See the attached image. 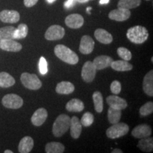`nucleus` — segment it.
Returning <instances> with one entry per match:
<instances>
[{"label": "nucleus", "instance_id": "obj_26", "mask_svg": "<svg viewBox=\"0 0 153 153\" xmlns=\"http://www.w3.org/2000/svg\"><path fill=\"white\" fill-rule=\"evenodd\" d=\"M137 148L145 152H150L153 150V138L152 137H144L139 140Z\"/></svg>", "mask_w": 153, "mask_h": 153}, {"label": "nucleus", "instance_id": "obj_36", "mask_svg": "<svg viewBox=\"0 0 153 153\" xmlns=\"http://www.w3.org/2000/svg\"><path fill=\"white\" fill-rule=\"evenodd\" d=\"M38 68H39V71L40 73L43 75L47 74L48 70V63L47 61L45 60V58L44 57H41L40 58L39 60V64H38Z\"/></svg>", "mask_w": 153, "mask_h": 153}, {"label": "nucleus", "instance_id": "obj_15", "mask_svg": "<svg viewBox=\"0 0 153 153\" xmlns=\"http://www.w3.org/2000/svg\"><path fill=\"white\" fill-rule=\"evenodd\" d=\"M0 48L7 52H19L22 49V45L13 39L0 41Z\"/></svg>", "mask_w": 153, "mask_h": 153}, {"label": "nucleus", "instance_id": "obj_32", "mask_svg": "<svg viewBox=\"0 0 153 153\" xmlns=\"http://www.w3.org/2000/svg\"><path fill=\"white\" fill-rule=\"evenodd\" d=\"M28 26L25 24H21L19 25L18 28H16L14 33V38L15 39H22L26 38L28 35Z\"/></svg>", "mask_w": 153, "mask_h": 153}, {"label": "nucleus", "instance_id": "obj_8", "mask_svg": "<svg viewBox=\"0 0 153 153\" xmlns=\"http://www.w3.org/2000/svg\"><path fill=\"white\" fill-rule=\"evenodd\" d=\"M97 70L92 62L87 61L84 64L82 69V77L84 81L87 83H90L94 79Z\"/></svg>", "mask_w": 153, "mask_h": 153}, {"label": "nucleus", "instance_id": "obj_14", "mask_svg": "<svg viewBox=\"0 0 153 153\" xmlns=\"http://www.w3.org/2000/svg\"><path fill=\"white\" fill-rule=\"evenodd\" d=\"M106 102L111 108L118 110H123L127 107L128 104L124 99L120 98L117 95H111L106 98Z\"/></svg>", "mask_w": 153, "mask_h": 153}, {"label": "nucleus", "instance_id": "obj_41", "mask_svg": "<svg viewBox=\"0 0 153 153\" xmlns=\"http://www.w3.org/2000/svg\"><path fill=\"white\" fill-rule=\"evenodd\" d=\"M110 0H100V1H99V3L101 4H108Z\"/></svg>", "mask_w": 153, "mask_h": 153}, {"label": "nucleus", "instance_id": "obj_24", "mask_svg": "<svg viewBox=\"0 0 153 153\" xmlns=\"http://www.w3.org/2000/svg\"><path fill=\"white\" fill-rule=\"evenodd\" d=\"M111 67L114 70L118 72H126L130 71L133 69L132 64L126 60H116L113 61L111 64Z\"/></svg>", "mask_w": 153, "mask_h": 153}, {"label": "nucleus", "instance_id": "obj_30", "mask_svg": "<svg viewBox=\"0 0 153 153\" xmlns=\"http://www.w3.org/2000/svg\"><path fill=\"white\" fill-rule=\"evenodd\" d=\"M121 110L116 109V108L109 107L108 110V119L109 123L111 124L117 123L121 118Z\"/></svg>", "mask_w": 153, "mask_h": 153}, {"label": "nucleus", "instance_id": "obj_37", "mask_svg": "<svg viewBox=\"0 0 153 153\" xmlns=\"http://www.w3.org/2000/svg\"><path fill=\"white\" fill-rule=\"evenodd\" d=\"M110 89L113 94H114L115 95H117L118 94H120V91H121V84L117 80H114L111 84Z\"/></svg>", "mask_w": 153, "mask_h": 153}, {"label": "nucleus", "instance_id": "obj_17", "mask_svg": "<svg viewBox=\"0 0 153 153\" xmlns=\"http://www.w3.org/2000/svg\"><path fill=\"white\" fill-rule=\"evenodd\" d=\"M113 61L114 60H113L112 57H111L110 56L99 55V56L96 57L92 63L94 65L96 70H101L110 67Z\"/></svg>", "mask_w": 153, "mask_h": 153}, {"label": "nucleus", "instance_id": "obj_10", "mask_svg": "<svg viewBox=\"0 0 153 153\" xmlns=\"http://www.w3.org/2000/svg\"><path fill=\"white\" fill-rule=\"evenodd\" d=\"M66 26L70 28L77 29L81 28L84 24V18L79 14H72L68 15L65 20Z\"/></svg>", "mask_w": 153, "mask_h": 153}, {"label": "nucleus", "instance_id": "obj_20", "mask_svg": "<svg viewBox=\"0 0 153 153\" xmlns=\"http://www.w3.org/2000/svg\"><path fill=\"white\" fill-rule=\"evenodd\" d=\"M94 36L99 43L103 44H110L113 41V36L106 30L98 28L95 30Z\"/></svg>", "mask_w": 153, "mask_h": 153}, {"label": "nucleus", "instance_id": "obj_31", "mask_svg": "<svg viewBox=\"0 0 153 153\" xmlns=\"http://www.w3.org/2000/svg\"><path fill=\"white\" fill-rule=\"evenodd\" d=\"M16 28L14 26H5L0 28V41L14 39V33Z\"/></svg>", "mask_w": 153, "mask_h": 153}, {"label": "nucleus", "instance_id": "obj_11", "mask_svg": "<svg viewBox=\"0 0 153 153\" xmlns=\"http://www.w3.org/2000/svg\"><path fill=\"white\" fill-rule=\"evenodd\" d=\"M94 41L89 36H84L81 38L79 45V51L82 54H90L94 48Z\"/></svg>", "mask_w": 153, "mask_h": 153}, {"label": "nucleus", "instance_id": "obj_45", "mask_svg": "<svg viewBox=\"0 0 153 153\" xmlns=\"http://www.w3.org/2000/svg\"><path fill=\"white\" fill-rule=\"evenodd\" d=\"M146 1H150V0H146Z\"/></svg>", "mask_w": 153, "mask_h": 153}, {"label": "nucleus", "instance_id": "obj_2", "mask_svg": "<svg viewBox=\"0 0 153 153\" xmlns=\"http://www.w3.org/2000/svg\"><path fill=\"white\" fill-rule=\"evenodd\" d=\"M128 39L135 44H142L148 40L149 33L147 28L142 26H135L130 28L126 33Z\"/></svg>", "mask_w": 153, "mask_h": 153}, {"label": "nucleus", "instance_id": "obj_3", "mask_svg": "<svg viewBox=\"0 0 153 153\" xmlns=\"http://www.w3.org/2000/svg\"><path fill=\"white\" fill-rule=\"evenodd\" d=\"M70 116L65 114H61L57 116L53 126V133L55 137L62 136L68 131L70 126Z\"/></svg>", "mask_w": 153, "mask_h": 153}, {"label": "nucleus", "instance_id": "obj_4", "mask_svg": "<svg viewBox=\"0 0 153 153\" xmlns=\"http://www.w3.org/2000/svg\"><path fill=\"white\" fill-rule=\"evenodd\" d=\"M21 82L25 87L31 90H38L42 87V82L35 74L24 72L21 75Z\"/></svg>", "mask_w": 153, "mask_h": 153}, {"label": "nucleus", "instance_id": "obj_5", "mask_svg": "<svg viewBox=\"0 0 153 153\" xmlns=\"http://www.w3.org/2000/svg\"><path fill=\"white\" fill-rule=\"evenodd\" d=\"M129 126L125 123L113 124L106 131V136L110 139H116L123 137L128 133Z\"/></svg>", "mask_w": 153, "mask_h": 153}, {"label": "nucleus", "instance_id": "obj_13", "mask_svg": "<svg viewBox=\"0 0 153 153\" xmlns=\"http://www.w3.org/2000/svg\"><path fill=\"white\" fill-rule=\"evenodd\" d=\"M131 134L136 138H144L150 136L152 134V128L148 124H140L134 128Z\"/></svg>", "mask_w": 153, "mask_h": 153}, {"label": "nucleus", "instance_id": "obj_16", "mask_svg": "<svg viewBox=\"0 0 153 153\" xmlns=\"http://www.w3.org/2000/svg\"><path fill=\"white\" fill-rule=\"evenodd\" d=\"M48 118V111L44 108H40L33 113L30 120L33 126H41L45 123Z\"/></svg>", "mask_w": 153, "mask_h": 153}, {"label": "nucleus", "instance_id": "obj_28", "mask_svg": "<svg viewBox=\"0 0 153 153\" xmlns=\"http://www.w3.org/2000/svg\"><path fill=\"white\" fill-rule=\"evenodd\" d=\"M64 151V145L60 143L51 142L45 145V152L47 153H62Z\"/></svg>", "mask_w": 153, "mask_h": 153}, {"label": "nucleus", "instance_id": "obj_7", "mask_svg": "<svg viewBox=\"0 0 153 153\" xmlns=\"http://www.w3.org/2000/svg\"><path fill=\"white\" fill-rule=\"evenodd\" d=\"M65 34V28L60 25H53L48 28L45 33V38L48 41H57L62 39Z\"/></svg>", "mask_w": 153, "mask_h": 153}, {"label": "nucleus", "instance_id": "obj_23", "mask_svg": "<svg viewBox=\"0 0 153 153\" xmlns=\"http://www.w3.org/2000/svg\"><path fill=\"white\" fill-rule=\"evenodd\" d=\"M65 108L70 112H81L85 108V105L80 99H72L67 103Z\"/></svg>", "mask_w": 153, "mask_h": 153}, {"label": "nucleus", "instance_id": "obj_44", "mask_svg": "<svg viewBox=\"0 0 153 153\" xmlns=\"http://www.w3.org/2000/svg\"><path fill=\"white\" fill-rule=\"evenodd\" d=\"M4 153H13V151L9 150H6L4 151Z\"/></svg>", "mask_w": 153, "mask_h": 153}, {"label": "nucleus", "instance_id": "obj_1", "mask_svg": "<svg viewBox=\"0 0 153 153\" xmlns=\"http://www.w3.org/2000/svg\"><path fill=\"white\" fill-rule=\"evenodd\" d=\"M54 53L60 60L68 64L76 65L79 62V57L77 55L68 47L62 44H59L55 47Z\"/></svg>", "mask_w": 153, "mask_h": 153}, {"label": "nucleus", "instance_id": "obj_35", "mask_svg": "<svg viewBox=\"0 0 153 153\" xmlns=\"http://www.w3.org/2000/svg\"><path fill=\"white\" fill-rule=\"evenodd\" d=\"M117 53L120 58L123 60L129 61L132 58V53L129 50L124 47H120L117 50Z\"/></svg>", "mask_w": 153, "mask_h": 153}, {"label": "nucleus", "instance_id": "obj_33", "mask_svg": "<svg viewBox=\"0 0 153 153\" xmlns=\"http://www.w3.org/2000/svg\"><path fill=\"white\" fill-rule=\"evenodd\" d=\"M140 115L141 116H148L152 114L153 112V103L152 101H148L140 108Z\"/></svg>", "mask_w": 153, "mask_h": 153}, {"label": "nucleus", "instance_id": "obj_42", "mask_svg": "<svg viewBox=\"0 0 153 153\" xmlns=\"http://www.w3.org/2000/svg\"><path fill=\"white\" fill-rule=\"evenodd\" d=\"M76 2H79V3H87L89 0H74Z\"/></svg>", "mask_w": 153, "mask_h": 153}, {"label": "nucleus", "instance_id": "obj_25", "mask_svg": "<svg viewBox=\"0 0 153 153\" xmlns=\"http://www.w3.org/2000/svg\"><path fill=\"white\" fill-rule=\"evenodd\" d=\"M14 78L11 74L6 72H0V87L8 88L14 85Z\"/></svg>", "mask_w": 153, "mask_h": 153}, {"label": "nucleus", "instance_id": "obj_18", "mask_svg": "<svg viewBox=\"0 0 153 153\" xmlns=\"http://www.w3.org/2000/svg\"><path fill=\"white\" fill-rule=\"evenodd\" d=\"M143 89L149 97H153V71L150 70L143 78Z\"/></svg>", "mask_w": 153, "mask_h": 153}, {"label": "nucleus", "instance_id": "obj_38", "mask_svg": "<svg viewBox=\"0 0 153 153\" xmlns=\"http://www.w3.org/2000/svg\"><path fill=\"white\" fill-rule=\"evenodd\" d=\"M38 0H24V4L25 7L30 8V7H33L34 5H36Z\"/></svg>", "mask_w": 153, "mask_h": 153}, {"label": "nucleus", "instance_id": "obj_40", "mask_svg": "<svg viewBox=\"0 0 153 153\" xmlns=\"http://www.w3.org/2000/svg\"><path fill=\"white\" fill-rule=\"evenodd\" d=\"M111 152L112 153H123V151H122L121 150H120V149L116 148V149H114V150H113Z\"/></svg>", "mask_w": 153, "mask_h": 153}, {"label": "nucleus", "instance_id": "obj_22", "mask_svg": "<svg viewBox=\"0 0 153 153\" xmlns=\"http://www.w3.org/2000/svg\"><path fill=\"white\" fill-rule=\"evenodd\" d=\"M74 86L70 82L62 81L58 83L55 88V91L60 94H70L74 91Z\"/></svg>", "mask_w": 153, "mask_h": 153}, {"label": "nucleus", "instance_id": "obj_21", "mask_svg": "<svg viewBox=\"0 0 153 153\" xmlns=\"http://www.w3.org/2000/svg\"><path fill=\"white\" fill-rule=\"evenodd\" d=\"M34 142L31 137L26 136L21 140L19 144L18 150L20 153H28L33 148Z\"/></svg>", "mask_w": 153, "mask_h": 153}, {"label": "nucleus", "instance_id": "obj_39", "mask_svg": "<svg viewBox=\"0 0 153 153\" xmlns=\"http://www.w3.org/2000/svg\"><path fill=\"white\" fill-rule=\"evenodd\" d=\"M75 2L76 1H74V0H67L64 4V6L66 9L72 8V7H74V4H75Z\"/></svg>", "mask_w": 153, "mask_h": 153}, {"label": "nucleus", "instance_id": "obj_19", "mask_svg": "<svg viewBox=\"0 0 153 153\" xmlns=\"http://www.w3.org/2000/svg\"><path fill=\"white\" fill-rule=\"evenodd\" d=\"M70 135L74 139L79 138L81 135L82 125L79 118L76 116H73L70 119Z\"/></svg>", "mask_w": 153, "mask_h": 153}, {"label": "nucleus", "instance_id": "obj_43", "mask_svg": "<svg viewBox=\"0 0 153 153\" xmlns=\"http://www.w3.org/2000/svg\"><path fill=\"white\" fill-rule=\"evenodd\" d=\"M55 1V0H46L47 2L49 3V4H52V3L54 2Z\"/></svg>", "mask_w": 153, "mask_h": 153}, {"label": "nucleus", "instance_id": "obj_46", "mask_svg": "<svg viewBox=\"0 0 153 153\" xmlns=\"http://www.w3.org/2000/svg\"><path fill=\"white\" fill-rule=\"evenodd\" d=\"M89 1H92V0H89Z\"/></svg>", "mask_w": 153, "mask_h": 153}, {"label": "nucleus", "instance_id": "obj_6", "mask_svg": "<svg viewBox=\"0 0 153 153\" xmlns=\"http://www.w3.org/2000/svg\"><path fill=\"white\" fill-rule=\"evenodd\" d=\"M3 106L7 108L18 109L24 104V100L22 97L15 94H9L5 95L1 100Z\"/></svg>", "mask_w": 153, "mask_h": 153}, {"label": "nucleus", "instance_id": "obj_29", "mask_svg": "<svg viewBox=\"0 0 153 153\" xmlns=\"http://www.w3.org/2000/svg\"><path fill=\"white\" fill-rule=\"evenodd\" d=\"M141 4V0H119L118 3V8L126 9H135L138 7Z\"/></svg>", "mask_w": 153, "mask_h": 153}, {"label": "nucleus", "instance_id": "obj_34", "mask_svg": "<svg viewBox=\"0 0 153 153\" xmlns=\"http://www.w3.org/2000/svg\"><path fill=\"white\" fill-rule=\"evenodd\" d=\"M94 120V115L90 112H86L82 116L80 122H81L82 125L85 127H89L92 125Z\"/></svg>", "mask_w": 153, "mask_h": 153}, {"label": "nucleus", "instance_id": "obj_9", "mask_svg": "<svg viewBox=\"0 0 153 153\" xmlns=\"http://www.w3.org/2000/svg\"><path fill=\"white\" fill-rule=\"evenodd\" d=\"M131 12L129 9L118 8L111 11L108 14V18L111 20H114L116 22H125L130 18Z\"/></svg>", "mask_w": 153, "mask_h": 153}, {"label": "nucleus", "instance_id": "obj_12", "mask_svg": "<svg viewBox=\"0 0 153 153\" xmlns=\"http://www.w3.org/2000/svg\"><path fill=\"white\" fill-rule=\"evenodd\" d=\"M20 19V14L15 10H3L0 12V20L4 23L15 24Z\"/></svg>", "mask_w": 153, "mask_h": 153}, {"label": "nucleus", "instance_id": "obj_27", "mask_svg": "<svg viewBox=\"0 0 153 153\" xmlns=\"http://www.w3.org/2000/svg\"><path fill=\"white\" fill-rule=\"evenodd\" d=\"M95 111L97 113H101L104 109V99L100 91H95L92 95Z\"/></svg>", "mask_w": 153, "mask_h": 153}]
</instances>
